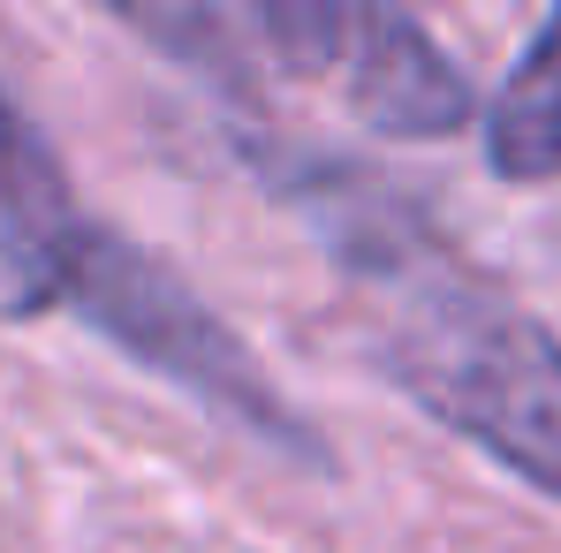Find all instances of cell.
I'll use <instances>...</instances> for the list:
<instances>
[{"label": "cell", "instance_id": "obj_1", "mask_svg": "<svg viewBox=\"0 0 561 553\" xmlns=\"http://www.w3.org/2000/svg\"><path fill=\"white\" fill-rule=\"evenodd\" d=\"M379 371L456 440L561 500V334L463 274H417L379 326Z\"/></svg>", "mask_w": 561, "mask_h": 553}, {"label": "cell", "instance_id": "obj_2", "mask_svg": "<svg viewBox=\"0 0 561 553\" xmlns=\"http://www.w3.org/2000/svg\"><path fill=\"white\" fill-rule=\"evenodd\" d=\"M38 274L54 288V303H69L84 326H99L114 349H129L145 371H160L168 387L197 394L213 417H228L236 433L280 448L288 462H327L319 433L280 402V387L259 371V357L168 274L152 251H137L129 235L99 228V220H69L46 251Z\"/></svg>", "mask_w": 561, "mask_h": 553}, {"label": "cell", "instance_id": "obj_3", "mask_svg": "<svg viewBox=\"0 0 561 553\" xmlns=\"http://www.w3.org/2000/svg\"><path fill=\"white\" fill-rule=\"evenodd\" d=\"M236 31L259 38L274 69L327 84L379 137L433 145V137H456L470 122L463 69L402 8H373V0H274V8L236 15Z\"/></svg>", "mask_w": 561, "mask_h": 553}, {"label": "cell", "instance_id": "obj_4", "mask_svg": "<svg viewBox=\"0 0 561 553\" xmlns=\"http://www.w3.org/2000/svg\"><path fill=\"white\" fill-rule=\"evenodd\" d=\"M485 168L501 183H561V8L531 31L501 92L485 99Z\"/></svg>", "mask_w": 561, "mask_h": 553}, {"label": "cell", "instance_id": "obj_5", "mask_svg": "<svg viewBox=\"0 0 561 553\" xmlns=\"http://www.w3.org/2000/svg\"><path fill=\"white\" fill-rule=\"evenodd\" d=\"M69 220H77V205H69V183H61L46 137L15 114V99L0 92V228H8V251L38 274V251H46Z\"/></svg>", "mask_w": 561, "mask_h": 553}, {"label": "cell", "instance_id": "obj_6", "mask_svg": "<svg viewBox=\"0 0 561 553\" xmlns=\"http://www.w3.org/2000/svg\"><path fill=\"white\" fill-rule=\"evenodd\" d=\"M46 303V288L31 274H15V266H0V311H38Z\"/></svg>", "mask_w": 561, "mask_h": 553}]
</instances>
